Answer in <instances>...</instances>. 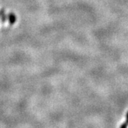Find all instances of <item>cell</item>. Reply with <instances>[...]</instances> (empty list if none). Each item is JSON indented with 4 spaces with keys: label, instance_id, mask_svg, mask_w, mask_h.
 <instances>
[{
    "label": "cell",
    "instance_id": "7a4b0ae2",
    "mask_svg": "<svg viewBox=\"0 0 128 128\" xmlns=\"http://www.w3.org/2000/svg\"><path fill=\"white\" fill-rule=\"evenodd\" d=\"M126 123L128 124V112H127V114H126Z\"/></svg>",
    "mask_w": 128,
    "mask_h": 128
},
{
    "label": "cell",
    "instance_id": "6da1fadb",
    "mask_svg": "<svg viewBox=\"0 0 128 128\" xmlns=\"http://www.w3.org/2000/svg\"><path fill=\"white\" fill-rule=\"evenodd\" d=\"M120 128H128V124L126 122H124L120 125Z\"/></svg>",
    "mask_w": 128,
    "mask_h": 128
}]
</instances>
